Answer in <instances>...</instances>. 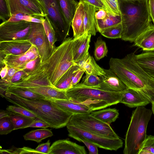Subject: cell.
Segmentation results:
<instances>
[{"label":"cell","instance_id":"obj_50","mask_svg":"<svg viewBox=\"0 0 154 154\" xmlns=\"http://www.w3.org/2000/svg\"><path fill=\"white\" fill-rule=\"evenodd\" d=\"M148 2L150 16L154 24V0H148Z\"/></svg>","mask_w":154,"mask_h":154},{"label":"cell","instance_id":"obj_7","mask_svg":"<svg viewBox=\"0 0 154 154\" xmlns=\"http://www.w3.org/2000/svg\"><path fill=\"white\" fill-rule=\"evenodd\" d=\"M67 125H73L103 137L114 139L120 138L110 125L96 119L90 113L72 115Z\"/></svg>","mask_w":154,"mask_h":154},{"label":"cell","instance_id":"obj_32","mask_svg":"<svg viewBox=\"0 0 154 154\" xmlns=\"http://www.w3.org/2000/svg\"><path fill=\"white\" fill-rule=\"evenodd\" d=\"M100 84L99 77L85 73V75L83 78L82 82L77 84L73 87H82L99 88Z\"/></svg>","mask_w":154,"mask_h":154},{"label":"cell","instance_id":"obj_28","mask_svg":"<svg viewBox=\"0 0 154 154\" xmlns=\"http://www.w3.org/2000/svg\"><path fill=\"white\" fill-rule=\"evenodd\" d=\"M121 15L114 16L107 12L103 19H96V27L97 32L100 33L103 30L121 23Z\"/></svg>","mask_w":154,"mask_h":154},{"label":"cell","instance_id":"obj_46","mask_svg":"<svg viewBox=\"0 0 154 154\" xmlns=\"http://www.w3.org/2000/svg\"><path fill=\"white\" fill-rule=\"evenodd\" d=\"M81 142H83L89 151V154H98V147L97 145L86 140H82Z\"/></svg>","mask_w":154,"mask_h":154},{"label":"cell","instance_id":"obj_20","mask_svg":"<svg viewBox=\"0 0 154 154\" xmlns=\"http://www.w3.org/2000/svg\"><path fill=\"white\" fill-rule=\"evenodd\" d=\"M23 88L42 95L47 99L70 100L66 95V91L59 90L56 88L51 86H42Z\"/></svg>","mask_w":154,"mask_h":154},{"label":"cell","instance_id":"obj_41","mask_svg":"<svg viewBox=\"0 0 154 154\" xmlns=\"http://www.w3.org/2000/svg\"><path fill=\"white\" fill-rule=\"evenodd\" d=\"M10 16L5 0H0V19L4 22L8 21Z\"/></svg>","mask_w":154,"mask_h":154},{"label":"cell","instance_id":"obj_18","mask_svg":"<svg viewBox=\"0 0 154 154\" xmlns=\"http://www.w3.org/2000/svg\"><path fill=\"white\" fill-rule=\"evenodd\" d=\"M57 106L72 115L90 113L92 111L88 106L69 100L49 99Z\"/></svg>","mask_w":154,"mask_h":154},{"label":"cell","instance_id":"obj_40","mask_svg":"<svg viewBox=\"0 0 154 154\" xmlns=\"http://www.w3.org/2000/svg\"><path fill=\"white\" fill-rule=\"evenodd\" d=\"M6 110L33 118L37 117V116L32 112L19 106L15 105L8 106L6 108Z\"/></svg>","mask_w":154,"mask_h":154},{"label":"cell","instance_id":"obj_4","mask_svg":"<svg viewBox=\"0 0 154 154\" xmlns=\"http://www.w3.org/2000/svg\"><path fill=\"white\" fill-rule=\"evenodd\" d=\"M2 97L13 104L22 107L34 113L55 129L66 126L71 114L63 110L48 99H28L4 93Z\"/></svg>","mask_w":154,"mask_h":154},{"label":"cell","instance_id":"obj_36","mask_svg":"<svg viewBox=\"0 0 154 154\" xmlns=\"http://www.w3.org/2000/svg\"><path fill=\"white\" fill-rule=\"evenodd\" d=\"M42 24L49 40L51 47L53 51L55 48L54 43L57 41V39L55 32L47 16L45 17V20Z\"/></svg>","mask_w":154,"mask_h":154},{"label":"cell","instance_id":"obj_11","mask_svg":"<svg viewBox=\"0 0 154 154\" xmlns=\"http://www.w3.org/2000/svg\"><path fill=\"white\" fill-rule=\"evenodd\" d=\"M31 22V29L27 39L37 48L40 62L42 63L50 57L53 51L43 24Z\"/></svg>","mask_w":154,"mask_h":154},{"label":"cell","instance_id":"obj_44","mask_svg":"<svg viewBox=\"0 0 154 154\" xmlns=\"http://www.w3.org/2000/svg\"><path fill=\"white\" fill-rule=\"evenodd\" d=\"M27 72L24 70H20L17 72L12 77L9 86L21 80L27 75Z\"/></svg>","mask_w":154,"mask_h":154},{"label":"cell","instance_id":"obj_38","mask_svg":"<svg viewBox=\"0 0 154 154\" xmlns=\"http://www.w3.org/2000/svg\"><path fill=\"white\" fill-rule=\"evenodd\" d=\"M14 130V126L9 116L0 119V135H6Z\"/></svg>","mask_w":154,"mask_h":154},{"label":"cell","instance_id":"obj_31","mask_svg":"<svg viewBox=\"0 0 154 154\" xmlns=\"http://www.w3.org/2000/svg\"><path fill=\"white\" fill-rule=\"evenodd\" d=\"M9 117L14 124V130L26 128L35 119L15 113L10 115Z\"/></svg>","mask_w":154,"mask_h":154},{"label":"cell","instance_id":"obj_55","mask_svg":"<svg viewBox=\"0 0 154 154\" xmlns=\"http://www.w3.org/2000/svg\"><path fill=\"white\" fill-rule=\"evenodd\" d=\"M126 1H132V0H125Z\"/></svg>","mask_w":154,"mask_h":154},{"label":"cell","instance_id":"obj_22","mask_svg":"<svg viewBox=\"0 0 154 154\" xmlns=\"http://www.w3.org/2000/svg\"><path fill=\"white\" fill-rule=\"evenodd\" d=\"M84 2L80 0L71 24L74 38L80 36L85 32L84 24Z\"/></svg>","mask_w":154,"mask_h":154},{"label":"cell","instance_id":"obj_10","mask_svg":"<svg viewBox=\"0 0 154 154\" xmlns=\"http://www.w3.org/2000/svg\"><path fill=\"white\" fill-rule=\"evenodd\" d=\"M31 28V22L23 20L2 22L0 25V42L27 39Z\"/></svg>","mask_w":154,"mask_h":154},{"label":"cell","instance_id":"obj_1","mask_svg":"<svg viewBox=\"0 0 154 154\" xmlns=\"http://www.w3.org/2000/svg\"><path fill=\"white\" fill-rule=\"evenodd\" d=\"M135 54L132 53L121 59L111 58L109 68L128 88L139 92L151 103L154 101V79L137 63Z\"/></svg>","mask_w":154,"mask_h":154},{"label":"cell","instance_id":"obj_16","mask_svg":"<svg viewBox=\"0 0 154 154\" xmlns=\"http://www.w3.org/2000/svg\"><path fill=\"white\" fill-rule=\"evenodd\" d=\"M119 103L130 108L144 106L151 103L150 101L139 92L127 88L121 92Z\"/></svg>","mask_w":154,"mask_h":154},{"label":"cell","instance_id":"obj_39","mask_svg":"<svg viewBox=\"0 0 154 154\" xmlns=\"http://www.w3.org/2000/svg\"><path fill=\"white\" fill-rule=\"evenodd\" d=\"M0 153L2 154H42L35 149L27 147L17 148L13 147L10 149H0Z\"/></svg>","mask_w":154,"mask_h":154},{"label":"cell","instance_id":"obj_45","mask_svg":"<svg viewBox=\"0 0 154 154\" xmlns=\"http://www.w3.org/2000/svg\"><path fill=\"white\" fill-rule=\"evenodd\" d=\"M50 144V140H48L47 142L39 145L35 149L42 154H48Z\"/></svg>","mask_w":154,"mask_h":154},{"label":"cell","instance_id":"obj_27","mask_svg":"<svg viewBox=\"0 0 154 154\" xmlns=\"http://www.w3.org/2000/svg\"><path fill=\"white\" fill-rule=\"evenodd\" d=\"M64 18L71 26L78 3L75 0H58Z\"/></svg>","mask_w":154,"mask_h":154},{"label":"cell","instance_id":"obj_19","mask_svg":"<svg viewBox=\"0 0 154 154\" xmlns=\"http://www.w3.org/2000/svg\"><path fill=\"white\" fill-rule=\"evenodd\" d=\"M133 46L146 51H154V25L151 24L135 40Z\"/></svg>","mask_w":154,"mask_h":154},{"label":"cell","instance_id":"obj_42","mask_svg":"<svg viewBox=\"0 0 154 154\" xmlns=\"http://www.w3.org/2000/svg\"><path fill=\"white\" fill-rule=\"evenodd\" d=\"M33 16L23 13H18L11 16L8 20L9 22H16L25 20L31 22Z\"/></svg>","mask_w":154,"mask_h":154},{"label":"cell","instance_id":"obj_49","mask_svg":"<svg viewBox=\"0 0 154 154\" xmlns=\"http://www.w3.org/2000/svg\"><path fill=\"white\" fill-rule=\"evenodd\" d=\"M84 72V70L82 68L79 69L72 81L71 84L72 87L78 83Z\"/></svg>","mask_w":154,"mask_h":154},{"label":"cell","instance_id":"obj_23","mask_svg":"<svg viewBox=\"0 0 154 154\" xmlns=\"http://www.w3.org/2000/svg\"><path fill=\"white\" fill-rule=\"evenodd\" d=\"M76 64L87 74L100 76L105 73L104 69L97 64L94 58L89 53Z\"/></svg>","mask_w":154,"mask_h":154},{"label":"cell","instance_id":"obj_35","mask_svg":"<svg viewBox=\"0 0 154 154\" xmlns=\"http://www.w3.org/2000/svg\"><path fill=\"white\" fill-rule=\"evenodd\" d=\"M122 32V24L103 30L100 33L103 36L110 39L121 38Z\"/></svg>","mask_w":154,"mask_h":154},{"label":"cell","instance_id":"obj_51","mask_svg":"<svg viewBox=\"0 0 154 154\" xmlns=\"http://www.w3.org/2000/svg\"><path fill=\"white\" fill-rule=\"evenodd\" d=\"M107 14V12L105 10L100 9L95 13L96 19L97 20L103 19L106 17Z\"/></svg>","mask_w":154,"mask_h":154},{"label":"cell","instance_id":"obj_53","mask_svg":"<svg viewBox=\"0 0 154 154\" xmlns=\"http://www.w3.org/2000/svg\"><path fill=\"white\" fill-rule=\"evenodd\" d=\"M14 113L7 110H0V119L6 116H9L10 115Z\"/></svg>","mask_w":154,"mask_h":154},{"label":"cell","instance_id":"obj_13","mask_svg":"<svg viewBox=\"0 0 154 154\" xmlns=\"http://www.w3.org/2000/svg\"><path fill=\"white\" fill-rule=\"evenodd\" d=\"M32 44L28 39L17 40L0 42V60L6 55H18L25 53Z\"/></svg>","mask_w":154,"mask_h":154},{"label":"cell","instance_id":"obj_30","mask_svg":"<svg viewBox=\"0 0 154 154\" xmlns=\"http://www.w3.org/2000/svg\"><path fill=\"white\" fill-rule=\"evenodd\" d=\"M53 135L51 130L44 128L30 131L24 135L23 137L25 140H32L38 143Z\"/></svg>","mask_w":154,"mask_h":154},{"label":"cell","instance_id":"obj_34","mask_svg":"<svg viewBox=\"0 0 154 154\" xmlns=\"http://www.w3.org/2000/svg\"><path fill=\"white\" fill-rule=\"evenodd\" d=\"M137 154H154V136L147 135Z\"/></svg>","mask_w":154,"mask_h":154},{"label":"cell","instance_id":"obj_47","mask_svg":"<svg viewBox=\"0 0 154 154\" xmlns=\"http://www.w3.org/2000/svg\"><path fill=\"white\" fill-rule=\"evenodd\" d=\"M82 2L88 3L94 6L98 10L100 9L105 10L102 0H81Z\"/></svg>","mask_w":154,"mask_h":154},{"label":"cell","instance_id":"obj_56","mask_svg":"<svg viewBox=\"0 0 154 154\" xmlns=\"http://www.w3.org/2000/svg\"><path fill=\"white\" fill-rule=\"evenodd\" d=\"M47 84H48V83H47ZM48 84V85H49V84Z\"/></svg>","mask_w":154,"mask_h":154},{"label":"cell","instance_id":"obj_17","mask_svg":"<svg viewBox=\"0 0 154 154\" xmlns=\"http://www.w3.org/2000/svg\"><path fill=\"white\" fill-rule=\"evenodd\" d=\"M91 35L85 32L82 35L73 38V57L77 64L83 59L89 53Z\"/></svg>","mask_w":154,"mask_h":154},{"label":"cell","instance_id":"obj_3","mask_svg":"<svg viewBox=\"0 0 154 154\" xmlns=\"http://www.w3.org/2000/svg\"><path fill=\"white\" fill-rule=\"evenodd\" d=\"M121 17V39L134 42L151 24L148 0H119Z\"/></svg>","mask_w":154,"mask_h":154},{"label":"cell","instance_id":"obj_14","mask_svg":"<svg viewBox=\"0 0 154 154\" xmlns=\"http://www.w3.org/2000/svg\"><path fill=\"white\" fill-rule=\"evenodd\" d=\"M105 74L99 76L100 84L99 88L112 92H120L127 88L117 75L109 68L105 69Z\"/></svg>","mask_w":154,"mask_h":154},{"label":"cell","instance_id":"obj_52","mask_svg":"<svg viewBox=\"0 0 154 154\" xmlns=\"http://www.w3.org/2000/svg\"><path fill=\"white\" fill-rule=\"evenodd\" d=\"M8 70V67L7 65L1 68L0 75L1 79H3L7 75Z\"/></svg>","mask_w":154,"mask_h":154},{"label":"cell","instance_id":"obj_6","mask_svg":"<svg viewBox=\"0 0 154 154\" xmlns=\"http://www.w3.org/2000/svg\"><path fill=\"white\" fill-rule=\"evenodd\" d=\"M152 112L144 106H139L132 112L125 135L124 154H137L146 138V129Z\"/></svg>","mask_w":154,"mask_h":154},{"label":"cell","instance_id":"obj_5","mask_svg":"<svg viewBox=\"0 0 154 154\" xmlns=\"http://www.w3.org/2000/svg\"><path fill=\"white\" fill-rule=\"evenodd\" d=\"M66 93L70 100L86 105L92 111L119 103L121 94V92H109L82 87H73L66 91Z\"/></svg>","mask_w":154,"mask_h":154},{"label":"cell","instance_id":"obj_21","mask_svg":"<svg viewBox=\"0 0 154 154\" xmlns=\"http://www.w3.org/2000/svg\"><path fill=\"white\" fill-rule=\"evenodd\" d=\"M83 2L84 7V24L85 32H87L91 36H95L97 32L95 14L98 10L94 6Z\"/></svg>","mask_w":154,"mask_h":154},{"label":"cell","instance_id":"obj_25","mask_svg":"<svg viewBox=\"0 0 154 154\" xmlns=\"http://www.w3.org/2000/svg\"><path fill=\"white\" fill-rule=\"evenodd\" d=\"M23 7L33 13L35 17H44L46 10L40 0H17Z\"/></svg>","mask_w":154,"mask_h":154},{"label":"cell","instance_id":"obj_33","mask_svg":"<svg viewBox=\"0 0 154 154\" xmlns=\"http://www.w3.org/2000/svg\"><path fill=\"white\" fill-rule=\"evenodd\" d=\"M108 50L106 42L99 37L94 43V55L95 59L99 61L106 56Z\"/></svg>","mask_w":154,"mask_h":154},{"label":"cell","instance_id":"obj_12","mask_svg":"<svg viewBox=\"0 0 154 154\" xmlns=\"http://www.w3.org/2000/svg\"><path fill=\"white\" fill-rule=\"evenodd\" d=\"M39 57L36 47L32 45L29 49L25 53L18 55L8 54L0 60L1 66L7 65L8 67H14L24 70L26 64L30 61Z\"/></svg>","mask_w":154,"mask_h":154},{"label":"cell","instance_id":"obj_24","mask_svg":"<svg viewBox=\"0 0 154 154\" xmlns=\"http://www.w3.org/2000/svg\"><path fill=\"white\" fill-rule=\"evenodd\" d=\"M135 61L144 70L154 79V52L147 51L135 54Z\"/></svg>","mask_w":154,"mask_h":154},{"label":"cell","instance_id":"obj_29","mask_svg":"<svg viewBox=\"0 0 154 154\" xmlns=\"http://www.w3.org/2000/svg\"><path fill=\"white\" fill-rule=\"evenodd\" d=\"M4 93L12 94L28 99H46L44 97L29 90L19 87H9L7 89Z\"/></svg>","mask_w":154,"mask_h":154},{"label":"cell","instance_id":"obj_26","mask_svg":"<svg viewBox=\"0 0 154 154\" xmlns=\"http://www.w3.org/2000/svg\"><path fill=\"white\" fill-rule=\"evenodd\" d=\"M93 116L99 120L109 125L114 122L118 118L119 111L115 108H108L93 111L90 113Z\"/></svg>","mask_w":154,"mask_h":154},{"label":"cell","instance_id":"obj_9","mask_svg":"<svg viewBox=\"0 0 154 154\" xmlns=\"http://www.w3.org/2000/svg\"><path fill=\"white\" fill-rule=\"evenodd\" d=\"M45 8L50 22L55 33L57 41L62 42L69 35L70 26L66 22L58 0H40Z\"/></svg>","mask_w":154,"mask_h":154},{"label":"cell","instance_id":"obj_43","mask_svg":"<svg viewBox=\"0 0 154 154\" xmlns=\"http://www.w3.org/2000/svg\"><path fill=\"white\" fill-rule=\"evenodd\" d=\"M46 128L50 127V125L45 121L37 117L35 119L34 121L27 128Z\"/></svg>","mask_w":154,"mask_h":154},{"label":"cell","instance_id":"obj_54","mask_svg":"<svg viewBox=\"0 0 154 154\" xmlns=\"http://www.w3.org/2000/svg\"><path fill=\"white\" fill-rule=\"evenodd\" d=\"M152 113L154 114V101L152 103Z\"/></svg>","mask_w":154,"mask_h":154},{"label":"cell","instance_id":"obj_8","mask_svg":"<svg viewBox=\"0 0 154 154\" xmlns=\"http://www.w3.org/2000/svg\"><path fill=\"white\" fill-rule=\"evenodd\" d=\"M68 136L81 142L86 140L93 143L100 148L106 150L117 151L122 147L123 142L120 138L111 139L94 134L73 125H67Z\"/></svg>","mask_w":154,"mask_h":154},{"label":"cell","instance_id":"obj_48","mask_svg":"<svg viewBox=\"0 0 154 154\" xmlns=\"http://www.w3.org/2000/svg\"><path fill=\"white\" fill-rule=\"evenodd\" d=\"M40 61V58L39 57L30 61L26 64L24 68V70L27 72L32 71L35 69L37 64Z\"/></svg>","mask_w":154,"mask_h":154},{"label":"cell","instance_id":"obj_37","mask_svg":"<svg viewBox=\"0 0 154 154\" xmlns=\"http://www.w3.org/2000/svg\"><path fill=\"white\" fill-rule=\"evenodd\" d=\"M107 12L114 15H120L119 0H102Z\"/></svg>","mask_w":154,"mask_h":154},{"label":"cell","instance_id":"obj_15","mask_svg":"<svg viewBox=\"0 0 154 154\" xmlns=\"http://www.w3.org/2000/svg\"><path fill=\"white\" fill-rule=\"evenodd\" d=\"M84 146L66 139L59 140L50 146L48 154H86Z\"/></svg>","mask_w":154,"mask_h":154},{"label":"cell","instance_id":"obj_2","mask_svg":"<svg viewBox=\"0 0 154 154\" xmlns=\"http://www.w3.org/2000/svg\"><path fill=\"white\" fill-rule=\"evenodd\" d=\"M73 39L66 38L54 48L47 60L42 63L39 61L33 70L55 88L62 81L69 69L76 64L73 57Z\"/></svg>","mask_w":154,"mask_h":154}]
</instances>
